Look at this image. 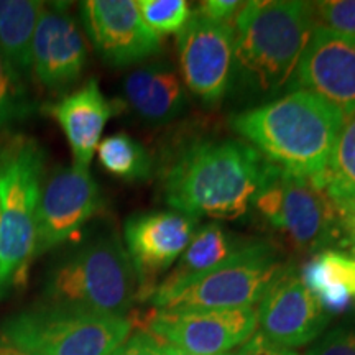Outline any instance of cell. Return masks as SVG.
<instances>
[{
	"label": "cell",
	"mask_w": 355,
	"mask_h": 355,
	"mask_svg": "<svg viewBox=\"0 0 355 355\" xmlns=\"http://www.w3.org/2000/svg\"><path fill=\"white\" fill-rule=\"evenodd\" d=\"M101 207L99 186L89 170L64 168L51 175L38 204L33 260L79 232Z\"/></svg>",
	"instance_id": "cell-12"
},
{
	"label": "cell",
	"mask_w": 355,
	"mask_h": 355,
	"mask_svg": "<svg viewBox=\"0 0 355 355\" xmlns=\"http://www.w3.org/2000/svg\"><path fill=\"white\" fill-rule=\"evenodd\" d=\"M224 355H298L295 350L282 347V345L268 340L263 334L255 332L245 344L241 345L237 350Z\"/></svg>",
	"instance_id": "cell-29"
},
{
	"label": "cell",
	"mask_w": 355,
	"mask_h": 355,
	"mask_svg": "<svg viewBox=\"0 0 355 355\" xmlns=\"http://www.w3.org/2000/svg\"><path fill=\"white\" fill-rule=\"evenodd\" d=\"M293 84L329 102L345 119L355 114V37L316 25L301 55Z\"/></svg>",
	"instance_id": "cell-11"
},
{
	"label": "cell",
	"mask_w": 355,
	"mask_h": 355,
	"mask_svg": "<svg viewBox=\"0 0 355 355\" xmlns=\"http://www.w3.org/2000/svg\"><path fill=\"white\" fill-rule=\"evenodd\" d=\"M306 355H355V324L331 329Z\"/></svg>",
	"instance_id": "cell-27"
},
{
	"label": "cell",
	"mask_w": 355,
	"mask_h": 355,
	"mask_svg": "<svg viewBox=\"0 0 355 355\" xmlns=\"http://www.w3.org/2000/svg\"><path fill=\"white\" fill-rule=\"evenodd\" d=\"M277 248L254 242L225 263L178 282L163 279L148 298L155 311L254 308L285 272Z\"/></svg>",
	"instance_id": "cell-5"
},
{
	"label": "cell",
	"mask_w": 355,
	"mask_h": 355,
	"mask_svg": "<svg viewBox=\"0 0 355 355\" xmlns=\"http://www.w3.org/2000/svg\"><path fill=\"white\" fill-rule=\"evenodd\" d=\"M350 250H352V255H354V259H355V242L350 243Z\"/></svg>",
	"instance_id": "cell-34"
},
{
	"label": "cell",
	"mask_w": 355,
	"mask_h": 355,
	"mask_svg": "<svg viewBox=\"0 0 355 355\" xmlns=\"http://www.w3.org/2000/svg\"><path fill=\"white\" fill-rule=\"evenodd\" d=\"M316 26L314 7L300 0L245 2L232 20L234 83L250 96L270 97L293 79Z\"/></svg>",
	"instance_id": "cell-3"
},
{
	"label": "cell",
	"mask_w": 355,
	"mask_h": 355,
	"mask_svg": "<svg viewBox=\"0 0 355 355\" xmlns=\"http://www.w3.org/2000/svg\"><path fill=\"white\" fill-rule=\"evenodd\" d=\"M87 61L83 32L64 7H44L32 44V73L44 89L63 91L81 78Z\"/></svg>",
	"instance_id": "cell-16"
},
{
	"label": "cell",
	"mask_w": 355,
	"mask_h": 355,
	"mask_svg": "<svg viewBox=\"0 0 355 355\" xmlns=\"http://www.w3.org/2000/svg\"><path fill=\"white\" fill-rule=\"evenodd\" d=\"M196 224L198 219L176 211L145 212L125 222V248L139 277L140 300L148 298L155 279L180 260Z\"/></svg>",
	"instance_id": "cell-13"
},
{
	"label": "cell",
	"mask_w": 355,
	"mask_h": 355,
	"mask_svg": "<svg viewBox=\"0 0 355 355\" xmlns=\"http://www.w3.org/2000/svg\"><path fill=\"white\" fill-rule=\"evenodd\" d=\"M43 8L38 0H0V51L21 76L32 69V44Z\"/></svg>",
	"instance_id": "cell-21"
},
{
	"label": "cell",
	"mask_w": 355,
	"mask_h": 355,
	"mask_svg": "<svg viewBox=\"0 0 355 355\" xmlns=\"http://www.w3.org/2000/svg\"><path fill=\"white\" fill-rule=\"evenodd\" d=\"M319 25L332 32L355 37V0H327L313 3Z\"/></svg>",
	"instance_id": "cell-26"
},
{
	"label": "cell",
	"mask_w": 355,
	"mask_h": 355,
	"mask_svg": "<svg viewBox=\"0 0 355 355\" xmlns=\"http://www.w3.org/2000/svg\"><path fill=\"white\" fill-rule=\"evenodd\" d=\"M141 19L153 33H180L191 17L189 3L184 0H139Z\"/></svg>",
	"instance_id": "cell-25"
},
{
	"label": "cell",
	"mask_w": 355,
	"mask_h": 355,
	"mask_svg": "<svg viewBox=\"0 0 355 355\" xmlns=\"http://www.w3.org/2000/svg\"><path fill=\"white\" fill-rule=\"evenodd\" d=\"M46 303L127 318L140 285L117 234H102L64 255L44 279Z\"/></svg>",
	"instance_id": "cell-4"
},
{
	"label": "cell",
	"mask_w": 355,
	"mask_h": 355,
	"mask_svg": "<svg viewBox=\"0 0 355 355\" xmlns=\"http://www.w3.org/2000/svg\"><path fill=\"white\" fill-rule=\"evenodd\" d=\"M355 242V227L350 230V232L345 235V239H344V242H343V245H350V243H354Z\"/></svg>",
	"instance_id": "cell-33"
},
{
	"label": "cell",
	"mask_w": 355,
	"mask_h": 355,
	"mask_svg": "<svg viewBox=\"0 0 355 355\" xmlns=\"http://www.w3.org/2000/svg\"><path fill=\"white\" fill-rule=\"evenodd\" d=\"M110 355H157L155 337L145 331L135 332Z\"/></svg>",
	"instance_id": "cell-30"
},
{
	"label": "cell",
	"mask_w": 355,
	"mask_h": 355,
	"mask_svg": "<svg viewBox=\"0 0 355 355\" xmlns=\"http://www.w3.org/2000/svg\"><path fill=\"white\" fill-rule=\"evenodd\" d=\"M252 206L304 252L321 250L340 241L331 198L309 178L291 175L268 163L265 181Z\"/></svg>",
	"instance_id": "cell-8"
},
{
	"label": "cell",
	"mask_w": 355,
	"mask_h": 355,
	"mask_svg": "<svg viewBox=\"0 0 355 355\" xmlns=\"http://www.w3.org/2000/svg\"><path fill=\"white\" fill-rule=\"evenodd\" d=\"M260 334L282 347L293 349L311 344L331 321L316 296L298 275L285 270L260 301Z\"/></svg>",
	"instance_id": "cell-15"
},
{
	"label": "cell",
	"mask_w": 355,
	"mask_h": 355,
	"mask_svg": "<svg viewBox=\"0 0 355 355\" xmlns=\"http://www.w3.org/2000/svg\"><path fill=\"white\" fill-rule=\"evenodd\" d=\"M155 339L194 355H224L257 332V309L155 311L146 321Z\"/></svg>",
	"instance_id": "cell-9"
},
{
	"label": "cell",
	"mask_w": 355,
	"mask_h": 355,
	"mask_svg": "<svg viewBox=\"0 0 355 355\" xmlns=\"http://www.w3.org/2000/svg\"><path fill=\"white\" fill-rule=\"evenodd\" d=\"M81 15L96 51L109 64L140 63L162 50V38L146 26L133 0H87Z\"/></svg>",
	"instance_id": "cell-14"
},
{
	"label": "cell",
	"mask_w": 355,
	"mask_h": 355,
	"mask_svg": "<svg viewBox=\"0 0 355 355\" xmlns=\"http://www.w3.org/2000/svg\"><path fill=\"white\" fill-rule=\"evenodd\" d=\"M130 318L43 303L13 314L2 339L30 355H110L130 337Z\"/></svg>",
	"instance_id": "cell-7"
},
{
	"label": "cell",
	"mask_w": 355,
	"mask_h": 355,
	"mask_svg": "<svg viewBox=\"0 0 355 355\" xmlns=\"http://www.w3.org/2000/svg\"><path fill=\"white\" fill-rule=\"evenodd\" d=\"M155 349H157V355H194V354L184 352V350L173 347V345L158 339H155Z\"/></svg>",
	"instance_id": "cell-31"
},
{
	"label": "cell",
	"mask_w": 355,
	"mask_h": 355,
	"mask_svg": "<svg viewBox=\"0 0 355 355\" xmlns=\"http://www.w3.org/2000/svg\"><path fill=\"white\" fill-rule=\"evenodd\" d=\"M178 53L183 81L191 92L217 104L234 83V28L217 24L194 10L178 33Z\"/></svg>",
	"instance_id": "cell-10"
},
{
	"label": "cell",
	"mask_w": 355,
	"mask_h": 355,
	"mask_svg": "<svg viewBox=\"0 0 355 355\" xmlns=\"http://www.w3.org/2000/svg\"><path fill=\"white\" fill-rule=\"evenodd\" d=\"M44 110L60 123L68 139L73 152V168L89 170L105 123L115 114V107L102 94L97 79H89L78 91Z\"/></svg>",
	"instance_id": "cell-17"
},
{
	"label": "cell",
	"mask_w": 355,
	"mask_h": 355,
	"mask_svg": "<svg viewBox=\"0 0 355 355\" xmlns=\"http://www.w3.org/2000/svg\"><path fill=\"white\" fill-rule=\"evenodd\" d=\"M0 355H30V354L24 352V350L15 347V345L8 344L7 340H3L2 337H0Z\"/></svg>",
	"instance_id": "cell-32"
},
{
	"label": "cell",
	"mask_w": 355,
	"mask_h": 355,
	"mask_svg": "<svg viewBox=\"0 0 355 355\" xmlns=\"http://www.w3.org/2000/svg\"><path fill=\"white\" fill-rule=\"evenodd\" d=\"M254 242L237 237L217 224L204 225L194 232L189 245L178 260L175 270L165 279L178 282V279L196 277L234 259Z\"/></svg>",
	"instance_id": "cell-20"
},
{
	"label": "cell",
	"mask_w": 355,
	"mask_h": 355,
	"mask_svg": "<svg viewBox=\"0 0 355 355\" xmlns=\"http://www.w3.org/2000/svg\"><path fill=\"white\" fill-rule=\"evenodd\" d=\"M344 122V115L329 102L295 89L235 115L232 127L270 165L319 184Z\"/></svg>",
	"instance_id": "cell-1"
},
{
	"label": "cell",
	"mask_w": 355,
	"mask_h": 355,
	"mask_svg": "<svg viewBox=\"0 0 355 355\" xmlns=\"http://www.w3.org/2000/svg\"><path fill=\"white\" fill-rule=\"evenodd\" d=\"M123 96L133 112L150 123L176 119L184 110L188 99L180 76L165 61L133 69L123 81Z\"/></svg>",
	"instance_id": "cell-18"
},
{
	"label": "cell",
	"mask_w": 355,
	"mask_h": 355,
	"mask_svg": "<svg viewBox=\"0 0 355 355\" xmlns=\"http://www.w3.org/2000/svg\"><path fill=\"white\" fill-rule=\"evenodd\" d=\"M32 110L24 78L0 51V128L21 121L32 114Z\"/></svg>",
	"instance_id": "cell-24"
},
{
	"label": "cell",
	"mask_w": 355,
	"mask_h": 355,
	"mask_svg": "<svg viewBox=\"0 0 355 355\" xmlns=\"http://www.w3.org/2000/svg\"><path fill=\"white\" fill-rule=\"evenodd\" d=\"M97 155L102 168L121 180L145 181L152 176L153 165L148 152L127 133H115L101 140Z\"/></svg>",
	"instance_id": "cell-22"
},
{
	"label": "cell",
	"mask_w": 355,
	"mask_h": 355,
	"mask_svg": "<svg viewBox=\"0 0 355 355\" xmlns=\"http://www.w3.org/2000/svg\"><path fill=\"white\" fill-rule=\"evenodd\" d=\"M242 7L243 2H239V0H207L196 8V12L204 19L217 21V24H232L234 17Z\"/></svg>",
	"instance_id": "cell-28"
},
{
	"label": "cell",
	"mask_w": 355,
	"mask_h": 355,
	"mask_svg": "<svg viewBox=\"0 0 355 355\" xmlns=\"http://www.w3.org/2000/svg\"><path fill=\"white\" fill-rule=\"evenodd\" d=\"M44 153L26 137L0 150V291L25 278L33 260Z\"/></svg>",
	"instance_id": "cell-6"
},
{
	"label": "cell",
	"mask_w": 355,
	"mask_h": 355,
	"mask_svg": "<svg viewBox=\"0 0 355 355\" xmlns=\"http://www.w3.org/2000/svg\"><path fill=\"white\" fill-rule=\"evenodd\" d=\"M319 186L355 188V114L345 119L331 163Z\"/></svg>",
	"instance_id": "cell-23"
},
{
	"label": "cell",
	"mask_w": 355,
	"mask_h": 355,
	"mask_svg": "<svg viewBox=\"0 0 355 355\" xmlns=\"http://www.w3.org/2000/svg\"><path fill=\"white\" fill-rule=\"evenodd\" d=\"M301 279L326 313H344L355 300V259L324 250L304 265Z\"/></svg>",
	"instance_id": "cell-19"
},
{
	"label": "cell",
	"mask_w": 355,
	"mask_h": 355,
	"mask_svg": "<svg viewBox=\"0 0 355 355\" xmlns=\"http://www.w3.org/2000/svg\"><path fill=\"white\" fill-rule=\"evenodd\" d=\"M268 162L241 140H207L191 145L165 176V201L181 214L237 219L263 184Z\"/></svg>",
	"instance_id": "cell-2"
}]
</instances>
